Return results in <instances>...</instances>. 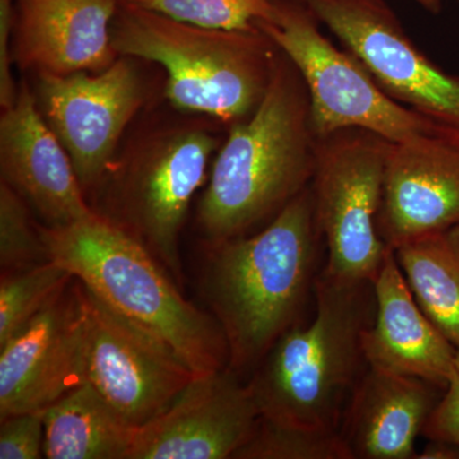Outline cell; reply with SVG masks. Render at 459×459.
<instances>
[{
    "mask_svg": "<svg viewBox=\"0 0 459 459\" xmlns=\"http://www.w3.org/2000/svg\"><path fill=\"white\" fill-rule=\"evenodd\" d=\"M16 27V3L0 0V104L4 108L16 102L18 92L11 72V36Z\"/></svg>",
    "mask_w": 459,
    "mask_h": 459,
    "instance_id": "27",
    "label": "cell"
},
{
    "mask_svg": "<svg viewBox=\"0 0 459 459\" xmlns=\"http://www.w3.org/2000/svg\"><path fill=\"white\" fill-rule=\"evenodd\" d=\"M74 281L71 272L51 259L25 270L2 272L0 347L47 309Z\"/></svg>",
    "mask_w": 459,
    "mask_h": 459,
    "instance_id": "21",
    "label": "cell"
},
{
    "mask_svg": "<svg viewBox=\"0 0 459 459\" xmlns=\"http://www.w3.org/2000/svg\"><path fill=\"white\" fill-rule=\"evenodd\" d=\"M49 261L40 229H36L20 195L0 184V265L2 272L20 271Z\"/></svg>",
    "mask_w": 459,
    "mask_h": 459,
    "instance_id": "24",
    "label": "cell"
},
{
    "mask_svg": "<svg viewBox=\"0 0 459 459\" xmlns=\"http://www.w3.org/2000/svg\"><path fill=\"white\" fill-rule=\"evenodd\" d=\"M44 429L49 459H129L138 430L90 382L44 411Z\"/></svg>",
    "mask_w": 459,
    "mask_h": 459,
    "instance_id": "19",
    "label": "cell"
},
{
    "mask_svg": "<svg viewBox=\"0 0 459 459\" xmlns=\"http://www.w3.org/2000/svg\"><path fill=\"white\" fill-rule=\"evenodd\" d=\"M111 42L117 53L164 66L175 107L235 123L261 104L280 51L259 29H204L122 0Z\"/></svg>",
    "mask_w": 459,
    "mask_h": 459,
    "instance_id": "5",
    "label": "cell"
},
{
    "mask_svg": "<svg viewBox=\"0 0 459 459\" xmlns=\"http://www.w3.org/2000/svg\"><path fill=\"white\" fill-rule=\"evenodd\" d=\"M259 419L252 386L237 373L199 374L164 412L138 428L129 459H234Z\"/></svg>",
    "mask_w": 459,
    "mask_h": 459,
    "instance_id": "11",
    "label": "cell"
},
{
    "mask_svg": "<svg viewBox=\"0 0 459 459\" xmlns=\"http://www.w3.org/2000/svg\"><path fill=\"white\" fill-rule=\"evenodd\" d=\"M82 295L87 382L129 424L143 427L197 374L168 344L114 312L83 285Z\"/></svg>",
    "mask_w": 459,
    "mask_h": 459,
    "instance_id": "9",
    "label": "cell"
},
{
    "mask_svg": "<svg viewBox=\"0 0 459 459\" xmlns=\"http://www.w3.org/2000/svg\"><path fill=\"white\" fill-rule=\"evenodd\" d=\"M3 180L31 202L50 226H65L95 214L62 142L23 86L0 120Z\"/></svg>",
    "mask_w": 459,
    "mask_h": 459,
    "instance_id": "15",
    "label": "cell"
},
{
    "mask_svg": "<svg viewBox=\"0 0 459 459\" xmlns=\"http://www.w3.org/2000/svg\"><path fill=\"white\" fill-rule=\"evenodd\" d=\"M51 261L71 272L102 303L168 344L199 374L228 369L221 325L183 298L143 244L98 213L40 228Z\"/></svg>",
    "mask_w": 459,
    "mask_h": 459,
    "instance_id": "3",
    "label": "cell"
},
{
    "mask_svg": "<svg viewBox=\"0 0 459 459\" xmlns=\"http://www.w3.org/2000/svg\"><path fill=\"white\" fill-rule=\"evenodd\" d=\"M389 98L459 141V75L411 40L385 0H303Z\"/></svg>",
    "mask_w": 459,
    "mask_h": 459,
    "instance_id": "8",
    "label": "cell"
},
{
    "mask_svg": "<svg viewBox=\"0 0 459 459\" xmlns=\"http://www.w3.org/2000/svg\"><path fill=\"white\" fill-rule=\"evenodd\" d=\"M415 2L430 13L437 14L442 11V0H415Z\"/></svg>",
    "mask_w": 459,
    "mask_h": 459,
    "instance_id": "29",
    "label": "cell"
},
{
    "mask_svg": "<svg viewBox=\"0 0 459 459\" xmlns=\"http://www.w3.org/2000/svg\"><path fill=\"white\" fill-rule=\"evenodd\" d=\"M234 459H353L340 430H313L261 416Z\"/></svg>",
    "mask_w": 459,
    "mask_h": 459,
    "instance_id": "22",
    "label": "cell"
},
{
    "mask_svg": "<svg viewBox=\"0 0 459 459\" xmlns=\"http://www.w3.org/2000/svg\"><path fill=\"white\" fill-rule=\"evenodd\" d=\"M459 226V141L425 134L391 143L377 230L389 249Z\"/></svg>",
    "mask_w": 459,
    "mask_h": 459,
    "instance_id": "13",
    "label": "cell"
},
{
    "mask_svg": "<svg viewBox=\"0 0 459 459\" xmlns=\"http://www.w3.org/2000/svg\"><path fill=\"white\" fill-rule=\"evenodd\" d=\"M313 300L312 319L277 341L249 385L263 418L336 431L368 367L362 337L376 310L373 282L336 280L322 267Z\"/></svg>",
    "mask_w": 459,
    "mask_h": 459,
    "instance_id": "4",
    "label": "cell"
},
{
    "mask_svg": "<svg viewBox=\"0 0 459 459\" xmlns=\"http://www.w3.org/2000/svg\"><path fill=\"white\" fill-rule=\"evenodd\" d=\"M82 285L68 289L0 347V420L40 412L87 382Z\"/></svg>",
    "mask_w": 459,
    "mask_h": 459,
    "instance_id": "10",
    "label": "cell"
},
{
    "mask_svg": "<svg viewBox=\"0 0 459 459\" xmlns=\"http://www.w3.org/2000/svg\"><path fill=\"white\" fill-rule=\"evenodd\" d=\"M394 252L420 307L459 349V226L413 238Z\"/></svg>",
    "mask_w": 459,
    "mask_h": 459,
    "instance_id": "20",
    "label": "cell"
},
{
    "mask_svg": "<svg viewBox=\"0 0 459 459\" xmlns=\"http://www.w3.org/2000/svg\"><path fill=\"white\" fill-rule=\"evenodd\" d=\"M392 142L350 128L318 138L312 188L327 258L323 271L347 282H374L389 247L377 230Z\"/></svg>",
    "mask_w": 459,
    "mask_h": 459,
    "instance_id": "7",
    "label": "cell"
},
{
    "mask_svg": "<svg viewBox=\"0 0 459 459\" xmlns=\"http://www.w3.org/2000/svg\"><path fill=\"white\" fill-rule=\"evenodd\" d=\"M416 459H459V446L443 442V440L429 439V443Z\"/></svg>",
    "mask_w": 459,
    "mask_h": 459,
    "instance_id": "28",
    "label": "cell"
},
{
    "mask_svg": "<svg viewBox=\"0 0 459 459\" xmlns=\"http://www.w3.org/2000/svg\"><path fill=\"white\" fill-rule=\"evenodd\" d=\"M444 389L419 377L367 367L353 386L340 433L356 459L416 458V439Z\"/></svg>",
    "mask_w": 459,
    "mask_h": 459,
    "instance_id": "18",
    "label": "cell"
},
{
    "mask_svg": "<svg viewBox=\"0 0 459 459\" xmlns=\"http://www.w3.org/2000/svg\"><path fill=\"white\" fill-rule=\"evenodd\" d=\"M373 289L376 310L362 337L368 367L446 389L455 373L457 349L420 307L394 250L386 253Z\"/></svg>",
    "mask_w": 459,
    "mask_h": 459,
    "instance_id": "16",
    "label": "cell"
},
{
    "mask_svg": "<svg viewBox=\"0 0 459 459\" xmlns=\"http://www.w3.org/2000/svg\"><path fill=\"white\" fill-rule=\"evenodd\" d=\"M216 141L186 132L157 148L124 186L128 234L181 280L179 237L193 195L204 183Z\"/></svg>",
    "mask_w": 459,
    "mask_h": 459,
    "instance_id": "14",
    "label": "cell"
},
{
    "mask_svg": "<svg viewBox=\"0 0 459 459\" xmlns=\"http://www.w3.org/2000/svg\"><path fill=\"white\" fill-rule=\"evenodd\" d=\"M204 29L249 31L267 20L276 0H122Z\"/></svg>",
    "mask_w": 459,
    "mask_h": 459,
    "instance_id": "23",
    "label": "cell"
},
{
    "mask_svg": "<svg viewBox=\"0 0 459 459\" xmlns=\"http://www.w3.org/2000/svg\"><path fill=\"white\" fill-rule=\"evenodd\" d=\"M44 434V411L0 420V459L41 458Z\"/></svg>",
    "mask_w": 459,
    "mask_h": 459,
    "instance_id": "25",
    "label": "cell"
},
{
    "mask_svg": "<svg viewBox=\"0 0 459 459\" xmlns=\"http://www.w3.org/2000/svg\"><path fill=\"white\" fill-rule=\"evenodd\" d=\"M316 144L307 86L281 53L261 104L249 119L234 124L214 161L198 207L210 243L249 234L307 189Z\"/></svg>",
    "mask_w": 459,
    "mask_h": 459,
    "instance_id": "2",
    "label": "cell"
},
{
    "mask_svg": "<svg viewBox=\"0 0 459 459\" xmlns=\"http://www.w3.org/2000/svg\"><path fill=\"white\" fill-rule=\"evenodd\" d=\"M422 435L428 439L459 446V349L451 382L444 389L442 398L425 425Z\"/></svg>",
    "mask_w": 459,
    "mask_h": 459,
    "instance_id": "26",
    "label": "cell"
},
{
    "mask_svg": "<svg viewBox=\"0 0 459 459\" xmlns=\"http://www.w3.org/2000/svg\"><path fill=\"white\" fill-rule=\"evenodd\" d=\"M44 117L74 162L81 186L107 171L117 141L140 108L137 74L126 60L98 75L41 74Z\"/></svg>",
    "mask_w": 459,
    "mask_h": 459,
    "instance_id": "12",
    "label": "cell"
},
{
    "mask_svg": "<svg viewBox=\"0 0 459 459\" xmlns=\"http://www.w3.org/2000/svg\"><path fill=\"white\" fill-rule=\"evenodd\" d=\"M323 244L310 186L261 231L211 244L205 294L228 343L230 370L256 369L300 325Z\"/></svg>",
    "mask_w": 459,
    "mask_h": 459,
    "instance_id": "1",
    "label": "cell"
},
{
    "mask_svg": "<svg viewBox=\"0 0 459 459\" xmlns=\"http://www.w3.org/2000/svg\"><path fill=\"white\" fill-rule=\"evenodd\" d=\"M319 25L303 0H276L271 16L255 26L303 78L316 137L350 128L376 133L392 143L425 134L446 135L421 115L389 98L360 60L337 48Z\"/></svg>",
    "mask_w": 459,
    "mask_h": 459,
    "instance_id": "6",
    "label": "cell"
},
{
    "mask_svg": "<svg viewBox=\"0 0 459 459\" xmlns=\"http://www.w3.org/2000/svg\"><path fill=\"white\" fill-rule=\"evenodd\" d=\"M120 0H17V56L41 74L105 71Z\"/></svg>",
    "mask_w": 459,
    "mask_h": 459,
    "instance_id": "17",
    "label": "cell"
}]
</instances>
